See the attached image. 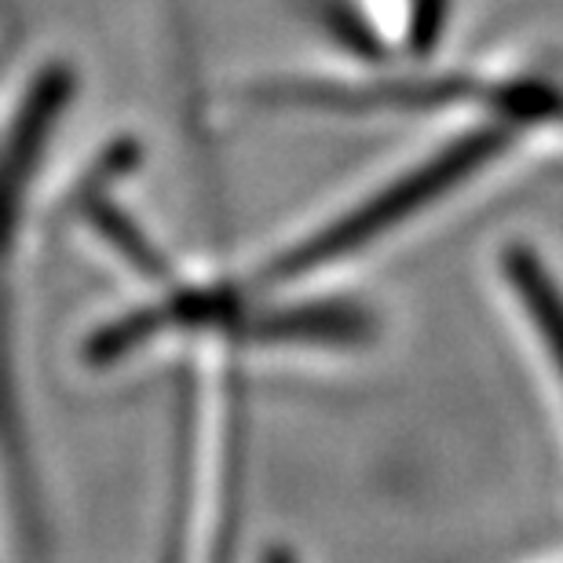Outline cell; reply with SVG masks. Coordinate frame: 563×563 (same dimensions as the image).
I'll return each mask as SVG.
<instances>
[{
	"label": "cell",
	"instance_id": "6da1fadb",
	"mask_svg": "<svg viewBox=\"0 0 563 563\" xmlns=\"http://www.w3.org/2000/svg\"><path fill=\"white\" fill-rule=\"evenodd\" d=\"M516 132H520V125H512V121H505V118H494L490 125H483V129H468L465 136L439 146L421 165H410L407 173H399L391 184L377 187L374 195L358 201L355 209H347L344 217H336L333 223H325V228L311 231L303 242L289 245L286 253L267 261L250 282L231 286V289L239 292V297L256 289H275V286H286V282L322 272L325 264L344 261V256H352L355 250H366V245L377 242L385 231L402 228V223L410 217H418L432 201L450 195V190H457L472 173L487 168L494 157L509 151Z\"/></svg>",
	"mask_w": 563,
	"mask_h": 563
},
{
	"label": "cell",
	"instance_id": "7a4b0ae2",
	"mask_svg": "<svg viewBox=\"0 0 563 563\" xmlns=\"http://www.w3.org/2000/svg\"><path fill=\"white\" fill-rule=\"evenodd\" d=\"M501 275L516 292V303L523 308L527 322L542 341L549 363H553L560 385H563V289L560 282L549 275L545 261L531 245L512 242L501 250Z\"/></svg>",
	"mask_w": 563,
	"mask_h": 563
},
{
	"label": "cell",
	"instance_id": "3957f363",
	"mask_svg": "<svg viewBox=\"0 0 563 563\" xmlns=\"http://www.w3.org/2000/svg\"><path fill=\"white\" fill-rule=\"evenodd\" d=\"M494 114L512 121V125H527V121H556V125H563V88L542 81L498 85Z\"/></svg>",
	"mask_w": 563,
	"mask_h": 563
},
{
	"label": "cell",
	"instance_id": "277c9868",
	"mask_svg": "<svg viewBox=\"0 0 563 563\" xmlns=\"http://www.w3.org/2000/svg\"><path fill=\"white\" fill-rule=\"evenodd\" d=\"M264 563H297V560H292V553H289L286 545H272L264 553Z\"/></svg>",
	"mask_w": 563,
	"mask_h": 563
}]
</instances>
